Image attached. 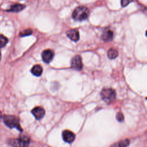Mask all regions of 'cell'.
I'll list each match as a JSON object with an SVG mask.
<instances>
[{"mask_svg": "<svg viewBox=\"0 0 147 147\" xmlns=\"http://www.w3.org/2000/svg\"><path fill=\"white\" fill-rule=\"evenodd\" d=\"M90 14L88 9L84 6L76 7L72 13V17L75 20L82 21L86 20Z\"/></svg>", "mask_w": 147, "mask_h": 147, "instance_id": "1", "label": "cell"}, {"mask_svg": "<svg viewBox=\"0 0 147 147\" xmlns=\"http://www.w3.org/2000/svg\"><path fill=\"white\" fill-rule=\"evenodd\" d=\"M29 142V138L25 136H22L18 138L10 139L7 141V143L14 147H27Z\"/></svg>", "mask_w": 147, "mask_h": 147, "instance_id": "2", "label": "cell"}, {"mask_svg": "<svg viewBox=\"0 0 147 147\" xmlns=\"http://www.w3.org/2000/svg\"><path fill=\"white\" fill-rule=\"evenodd\" d=\"M102 99L106 103H109L112 102L116 96V93L113 88H105L100 92Z\"/></svg>", "mask_w": 147, "mask_h": 147, "instance_id": "3", "label": "cell"}, {"mask_svg": "<svg viewBox=\"0 0 147 147\" xmlns=\"http://www.w3.org/2000/svg\"><path fill=\"white\" fill-rule=\"evenodd\" d=\"M4 122L6 126L10 128L15 127L20 130H22L20 125L19 119L14 115H5L4 117Z\"/></svg>", "mask_w": 147, "mask_h": 147, "instance_id": "4", "label": "cell"}, {"mask_svg": "<svg viewBox=\"0 0 147 147\" xmlns=\"http://www.w3.org/2000/svg\"><path fill=\"white\" fill-rule=\"evenodd\" d=\"M71 67L74 69L79 71L82 69L83 63L82 58L79 55H76L71 60Z\"/></svg>", "mask_w": 147, "mask_h": 147, "instance_id": "5", "label": "cell"}, {"mask_svg": "<svg viewBox=\"0 0 147 147\" xmlns=\"http://www.w3.org/2000/svg\"><path fill=\"white\" fill-rule=\"evenodd\" d=\"M54 56V52L51 49H46L42 53V60L46 63H50Z\"/></svg>", "mask_w": 147, "mask_h": 147, "instance_id": "6", "label": "cell"}, {"mask_svg": "<svg viewBox=\"0 0 147 147\" xmlns=\"http://www.w3.org/2000/svg\"><path fill=\"white\" fill-rule=\"evenodd\" d=\"M62 137L64 141L68 143L72 142L75 138V136L74 133L69 130H65L63 131Z\"/></svg>", "mask_w": 147, "mask_h": 147, "instance_id": "7", "label": "cell"}, {"mask_svg": "<svg viewBox=\"0 0 147 147\" xmlns=\"http://www.w3.org/2000/svg\"><path fill=\"white\" fill-rule=\"evenodd\" d=\"M32 113L37 119H40L44 117L45 114V110L42 107L37 106L32 110Z\"/></svg>", "mask_w": 147, "mask_h": 147, "instance_id": "8", "label": "cell"}, {"mask_svg": "<svg viewBox=\"0 0 147 147\" xmlns=\"http://www.w3.org/2000/svg\"><path fill=\"white\" fill-rule=\"evenodd\" d=\"M67 36L72 41H77L79 39V33L76 29H71L67 32Z\"/></svg>", "mask_w": 147, "mask_h": 147, "instance_id": "9", "label": "cell"}, {"mask_svg": "<svg viewBox=\"0 0 147 147\" xmlns=\"http://www.w3.org/2000/svg\"><path fill=\"white\" fill-rule=\"evenodd\" d=\"M113 33L111 30H106L102 35V39L105 41H109L112 40Z\"/></svg>", "mask_w": 147, "mask_h": 147, "instance_id": "10", "label": "cell"}, {"mask_svg": "<svg viewBox=\"0 0 147 147\" xmlns=\"http://www.w3.org/2000/svg\"><path fill=\"white\" fill-rule=\"evenodd\" d=\"M31 72L34 75L36 76H40L42 74V68L40 65H35L32 67Z\"/></svg>", "mask_w": 147, "mask_h": 147, "instance_id": "11", "label": "cell"}, {"mask_svg": "<svg viewBox=\"0 0 147 147\" xmlns=\"http://www.w3.org/2000/svg\"><path fill=\"white\" fill-rule=\"evenodd\" d=\"M25 7V6L21 4H15L11 6L10 9L8 10L9 11H13V12H18L23 10Z\"/></svg>", "mask_w": 147, "mask_h": 147, "instance_id": "12", "label": "cell"}, {"mask_svg": "<svg viewBox=\"0 0 147 147\" xmlns=\"http://www.w3.org/2000/svg\"><path fill=\"white\" fill-rule=\"evenodd\" d=\"M129 144V141L127 139L121 141L117 143L114 144L111 147H126Z\"/></svg>", "mask_w": 147, "mask_h": 147, "instance_id": "13", "label": "cell"}, {"mask_svg": "<svg viewBox=\"0 0 147 147\" xmlns=\"http://www.w3.org/2000/svg\"><path fill=\"white\" fill-rule=\"evenodd\" d=\"M118 51L114 48L110 49L107 52V56L109 58H110V59H113L116 58L118 56Z\"/></svg>", "mask_w": 147, "mask_h": 147, "instance_id": "14", "label": "cell"}, {"mask_svg": "<svg viewBox=\"0 0 147 147\" xmlns=\"http://www.w3.org/2000/svg\"><path fill=\"white\" fill-rule=\"evenodd\" d=\"M8 42L7 38L2 34H0V48L4 47Z\"/></svg>", "mask_w": 147, "mask_h": 147, "instance_id": "15", "label": "cell"}, {"mask_svg": "<svg viewBox=\"0 0 147 147\" xmlns=\"http://www.w3.org/2000/svg\"><path fill=\"white\" fill-rule=\"evenodd\" d=\"M32 33V30L31 29H25L23 30L21 33L20 36H29Z\"/></svg>", "mask_w": 147, "mask_h": 147, "instance_id": "16", "label": "cell"}, {"mask_svg": "<svg viewBox=\"0 0 147 147\" xmlns=\"http://www.w3.org/2000/svg\"><path fill=\"white\" fill-rule=\"evenodd\" d=\"M116 118L117 119V120L119 122H122L123 121L124 119V117L123 114L121 112H118L117 115H116Z\"/></svg>", "mask_w": 147, "mask_h": 147, "instance_id": "17", "label": "cell"}, {"mask_svg": "<svg viewBox=\"0 0 147 147\" xmlns=\"http://www.w3.org/2000/svg\"><path fill=\"white\" fill-rule=\"evenodd\" d=\"M132 1L133 0H121V5L123 7H125Z\"/></svg>", "mask_w": 147, "mask_h": 147, "instance_id": "18", "label": "cell"}, {"mask_svg": "<svg viewBox=\"0 0 147 147\" xmlns=\"http://www.w3.org/2000/svg\"><path fill=\"white\" fill-rule=\"evenodd\" d=\"M1 59V52H0V60Z\"/></svg>", "mask_w": 147, "mask_h": 147, "instance_id": "19", "label": "cell"}, {"mask_svg": "<svg viewBox=\"0 0 147 147\" xmlns=\"http://www.w3.org/2000/svg\"><path fill=\"white\" fill-rule=\"evenodd\" d=\"M1 117V112H0V118Z\"/></svg>", "mask_w": 147, "mask_h": 147, "instance_id": "20", "label": "cell"}]
</instances>
